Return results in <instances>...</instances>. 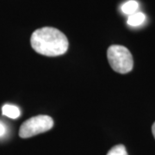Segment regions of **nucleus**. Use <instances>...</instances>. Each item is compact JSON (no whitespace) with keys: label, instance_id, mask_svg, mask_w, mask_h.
I'll return each instance as SVG.
<instances>
[{"label":"nucleus","instance_id":"nucleus-8","mask_svg":"<svg viewBox=\"0 0 155 155\" xmlns=\"http://www.w3.org/2000/svg\"><path fill=\"white\" fill-rule=\"evenodd\" d=\"M6 131H7V130H6L5 125L0 121V138L4 137V136L5 135Z\"/></svg>","mask_w":155,"mask_h":155},{"label":"nucleus","instance_id":"nucleus-3","mask_svg":"<svg viewBox=\"0 0 155 155\" xmlns=\"http://www.w3.org/2000/svg\"><path fill=\"white\" fill-rule=\"evenodd\" d=\"M53 126L54 121L52 117L45 115H39L29 118L22 123L19 129V135L21 138H29L48 131Z\"/></svg>","mask_w":155,"mask_h":155},{"label":"nucleus","instance_id":"nucleus-5","mask_svg":"<svg viewBox=\"0 0 155 155\" xmlns=\"http://www.w3.org/2000/svg\"><path fill=\"white\" fill-rule=\"evenodd\" d=\"M146 20V16L141 12H135L132 15L128 16L127 18V24L132 27H138L140 26Z\"/></svg>","mask_w":155,"mask_h":155},{"label":"nucleus","instance_id":"nucleus-4","mask_svg":"<svg viewBox=\"0 0 155 155\" xmlns=\"http://www.w3.org/2000/svg\"><path fill=\"white\" fill-rule=\"evenodd\" d=\"M2 114L11 119H17L20 116V110L17 106L12 104H5L2 108Z\"/></svg>","mask_w":155,"mask_h":155},{"label":"nucleus","instance_id":"nucleus-9","mask_svg":"<svg viewBox=\"0 0 155 155\" xmlns=\"http://www.w3.org/2000/svg\"><path fill=\"white\" fill-rule=\"evenodd\" d=\"M152 132H153V137L155 139V122L153 124V127H152Z\"/></svg>","mask_w":155,"mask_h":155},{"label":"nucleus","instance_id":"nucleus-1","mask_svg":"<svg viewBox=\"0 0 155 155\" xmlns=\"http://www.w3.org/2000/svg\"><path fill=\"white\" fill-rule=\"evenodd\" d=\"M30 44L36 53L50 57L64 54L69 45L64 34L51 27L36 29L31 35Z\"/></svg>","mask_w":155,"mask_h":155},{"label":"nucleus","instance_id":"nucleus-2","mask_svg":"<svg viewBox=\"0 0 155 155\" xmlns=\"http://www.w3.org/2000/svg\"><path fill=\"white\" fill-rule=\"evenodd\" d=\"M107 57L110 67L115 72L125 74L132 71L133 56L127 48L121 45H112L108 48Z\"/></svg>","mask_w":155,"mask_h":155},{"label":"nucleus","instance_id":"nucleus-6","mask_svg":"<svg viewBox=\"0 0 155 155\" xmlns=\"http://www.w3.org/2000/svg\"><path fill=\"white\" fill-rule=\"evenodd\" d=\"M138 2H136L135 0H129V1H127L122 5V7H121V10L124 14L130 16L134 13H135L138 10Z\"/></svg>","mask_w":155,"mask_h":155},{"label":"nucleus","instance_id":"nucleus-7","mask_svg":"<svg viewBox=\"0 0 155 155\" xmlns=\"http://www.w3.org/2000/svg\"><path fill=\"white\" fill-rule=\"evenodd\" d=\"M107 155H128L127 154L126 147L123 145H116L113 147L109 152Z\"/></svg>","mask_w":155,"mask_h":155}]
</instances>
